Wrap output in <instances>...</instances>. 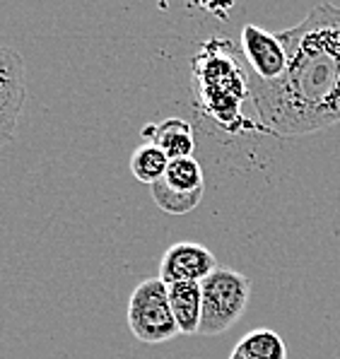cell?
Listing matches in <instances>:
<instances>
[{
    "label": "cell",
    "instance_id": "1",
    "mask_svg": "<svg viewBox=\"0 0 340 359\" xmlns=\"http://www.w3.org/2000/svg\"><path fill=\"white\" fill-rule=\"evenodd\" d=\"M278 36L287 51L285 75L276 82L249 77L261 121L280 135H306L340 123V5H316Z\"/></svg>",
    "mask_w": 340,
    "mask_h": 359
},
{
    "label": "cell",
    "instance_id": "2",
    "mask_svg": "<svg viewBox=\"0 0 340 359\" xmlns=\"http://www.w3.org/2000/svg\"><path fill=\"white\" fill-rule=\"evenodd\" d=\"M203 318L200 335H220L246 313L251 299V280L234 268H217L200 283Z\"/></svg>",
    "mask_w": 340,
    "mask_h": 359
},
{
    "label": "cell",
    "instance_id": "3",
    "mask_svg": "<svg viewBox=\"0 0 340 359\" xmlns=\"http://www.w3.org/2000/svg\"><path fill=\"white\" fill-rule=\"evenodd\" d=\"M128 328L145 345H162L181 333L169 304V287L160 278L142 280L128 299Z\"/></svg>",
    "mask_w": 340,
    "mask_h": 359
},
{
    "label": "cell",
    "instance_id": "4",
    "mask_svg": "<svg viewBox=\"0 0 340 359\" xmlns=\"http://www.w3.org/2000/svg\"><path fill=\"white\" fill-rule=\"evenodd\" d=\"M25 99V58L18 48L0 43V147L13 140Z\"/></svg>",
    "mask_w": 340,
    "mask_h": 359
},
{
    "label": "cell",
    "instance_id": "5",
    "mask_svg": "<svg viewBox=\"0 0 340 359\" xmlns=\"http://www.w3.org/2000/svg\"><path fill=\"white\" fill-rule=\"evenodd\" d=\"M241 51L254 80L276 82L287 70V51L280 36L256 25H244L241 29Z\"/></svg>",
    "mask_w": 340,
    "mask_h": 359
},
{
    "label": "cell",
    "instance_id": "6",
    "mask_svg": "<svg viewBox=\"0 0 340 359\" xmlns=\"http://www.w3.org/2000/svg\"><path fill=\"white\" fill-rule=\"evenodd\" d=\"M220 268L205 246L193 241H179L164 251L160 261V280L164 285L177 283H203L208 275H212Z\"/></svg>",
    "mask_w": 340,
    "mask_h": 359
},
{
    "label": "cell",
    "instance_id": "7",
    "mask_svg": "<svg viewBox=\"0 0 340 359\" xmlns=\"http://www.w3.org/2000/svg\"><path fill=\"white\" fill-rule=\"evenodd\" d=\"M142 137L145 142H152L167 154L169 159H181V157H193L196 150V137L193 128L189 121L184 118H164L160 123H150L142 128Z\"/></svg>",
    "mask_w": 340,
    "mask_h": 359
},
{
    "label": "cell",
    "instance_id": "8",
    "mask_svg": "<svg viewBox=\"0 0 340 359\" xmlns=\"http://www.w3.org/2000/svg\"><path fill=\"white\" fill-rule=\"evenodd\" d=\"M169 287V304L174 318L184 335H196L200 330L203 318V290L200 283H177Z\"/></svg>",
    "mask_w": 340,
    "mask_h": 359
},
{
    "label": "cell",
    "instance_id": "9",
    "mask_svg": "<svg viewBox=\"0 0 340 359\" xmlns=\"http://www.w3.org/2000/svg\"><path fill=\"white\" fill-rule=\"evenodd\" d=\"M234 352L244 359H287L285 340L271 328H256L246 333L237 342Z\"/></svg>",
    "mask_w": 340,
    "mask_h": 359
},
{
    "label": "cell",
    "instance_id": "10",
    "mask_svg": "<svg viewBox=\"0 0 340 359\" xmlns=\"http://www.w3.org/2000/svg\"><path fill=\"white\" fill-rule=\"evenodd\" d=\"M162 181L169 189L186 193V196H203V191H205V174H203V167L196 157L172 159Z\"/></svg>",
    "mask_w": 340,
    "mask_h": 359
},
{
    "label": "cell",
    "instance_id": "11",
    "mask_svg": "<svg viewBox=\"0 0 340 359\" xmlns=\"http://www.w3.org/2000/svg\"><path fill=\"white\" fill-rule=\"evenodd\" d=\"M169 162H172V159H169L157 145H152V142H142V145L135 147V152L130 154V171H133V176L138 181L152 186L160 179H164Z\"/></svg>",
    "mask_w": 340,
    "mask_h": 359
},
{
    "label": "cell",
    "instance_id": "12",
    "mask_svg": "<svg viewBox=\"0 0 340 359\" xmlns=\"http://www.w3.org/2000/svg\"><path fill=\"white\" fill-rule=\"evenodd\" d=\"M150 193H152V201L157 203V208L169 215H186L193 208H198L203 201V196H186V193L169 189L162 179L150 186Z\"/></svg>",
    "mask_w": 340,
    "mask_h": 359
},
{
    "label": "cell",
    "instance_id": "13",
    "mask_svg": "<svg viewBox=\"0 0 340 359\" xmlns=\"http://www.w3.org/2000/svg\"><path fill=\"white\" fill-rule=\"evenodd\" d=\"M229 359H244V357H239L237 352H232V355H229Z\"/></svg>",
    "mask_w": 340,
    "mask_h": 359
}]
</instances>
